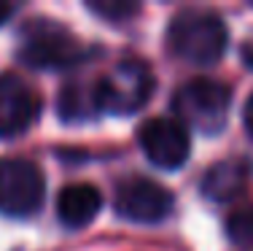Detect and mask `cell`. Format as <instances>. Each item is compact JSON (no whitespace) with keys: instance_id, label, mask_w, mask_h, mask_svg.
Instances as JSON below:
<instances>
[{"instance_id":"52a82bcc","label":"cell","mask_w":253,"mask_h":251,"mask_svg":"<svg viewBox=\"0 0 253 251\" xmlns=\"http://www.w3.org/2000/svg\"><path fill=\"white\" fill-rule=\"evenodd\" d=\"M113 208L126 222L156 224L172 211V192L151 178H126L116 187Z\"/></svg>"},{"instance_id":"9a60e30c","label":"cell","mask_w":253,"mask_h":251,"mask_svg":"<svg viewBox=\"0 0 253 251\" xmlns=\"http://www.w3.org/2000/svg\"><path fill=\"white\" fill-rule=\"evenodd\" d=\"M11 14H14V5H11V3H0V27L11 19Z\"/></svg>"},{"instance_id":"7c38bea8","label":"cell","mask_w":253,"mask_h":251,"mask_svg":"<svg viewBox=\"0 0 253 251\" xmlns=\"http://www.w3.org/2000/svg\"><path fill=\"white\" fill-rule=\"evenodd\" d=\"M89 11H94L97 16H105V19L122 22V19H129L132 14H137L140 5L124 3V0H105V3H89Z\"/></svg>"},{"instance_id":"30bf717a","label":"cell","mask_w":253,"mask_h":251,"mask_svg":"<svg viewBox=\"0 0 253 251\" xmlns=\"http://www.w3.org/2000/svg\"><path fill=\"white\" fill-rule=\"evenodd\" d=\"M245 181H248V170H245L243 162L237 159H224V162H215L205 173L202 178V192L210 197V200H234L237 195H243Z\"/></svg>"},{"instance_id":"5bb4252c","label":"cell","mask_w":253,"mask_h":251,"mask_svg":"<svg viewBox=\"0 0 253 251\" xmlns=\"http://www.w3.org/2000/svg\"><path fill=\"white\" fill-rule=\"evenodd\" d=\"M240 57H243V62L253 70V35H248V38H245L243 49H240Z\"/></svg>"},{"instance_id":"8fae6325","label":"cell","mask_w":253,"mask_h":251,"mask_svg":"<svg viewBox=\"0 0 253 251\" xmlns=\"http://www.w3.org/2000/svg\"><path fill=\"white\" fill-rule=\"evenodd\" d=\"M226 235L234 246L253 251V202L234 208L226 219Z\"/></svg>"},{"instance_id":"6da1fadb","label":"cell","mask_w":253,"mask_h":251,"mask_svg":"<svg viewBox=\"0 0 253 251\" xmlns=\"http://www.w3.org/2000/svg\"><path fill=\"white\" fill-rule=\"evenodd\" d=\"M229 44L226 25L215 11L183 8L167 30V49L189 65H213L224 57Z\"/></svg>"},{"instance_id":"ba28073f","label":"cell","mask_w":253,"mask_h":251,"mask_svg":"<svg viewBox=\"0 0 253 251\" xmlns=\"http://www.w3.org/2000/svg\"><path fill=\"white\" fill-rule=\"evenodd\" d=\"M41 108L38 95L14 73H0V141L22 135Z\"/></svg>"},{"instance_id":"9c48e42d","label":"cell","mask_w":253,"mask_h":251,"mask_svg":"<svg viewBox=\"0 0 253 251\" xmlns=\"http://www.w3.org/2000/svg\"><path fill=\"white\" fill-rule=\"evenodd\" d=\"M100 208H102L100 189L86 181L68 184L57 197V216L70 230H81V227L92 224L94 216L100 213Z\"/></svg>"},{"instance_id":"3957f363","label":"cell","mask_w":253,"mask_h":251,"mask_svg":"<svg viewBox=\"0 0 253 251\" xmlns=\"http://www.w3.org/2000/svg\"><path fill=\"white\" fill-rule=\"evenodd\" d=\"M154 73L143 59H122L94 84L97 111L113 116L137 113L154 95Z\"/></svg>"},{"instance_id":"277c9868","label":"cell","mask_w":253,"mask_h":251,"mask_svg":"<svg viewBox=\"0 0 253 251\" xmlns=\"http://www.w3.org/2000/svg\"><path fill=\"white\" fill-rule=\"evenodd\" d=\"M229 105L232 95L229 87L213 79H191L175 92L172 98V111L175 119L186 130H200L205 135L221 133L229 119Z\"/></svg>"},{"instance_id":"5b68a950","label":"cell","mask_w":253,"mask_h":251,"mask_svg":"<svg viewBox=\"0 0 253 251\" xmlns=\"http://www.w3.org/2000/svg\"><path fill=\"white\" fill-rule=\"evenodd\" d=\"M46 197V178L41 167L25 157H0V213L27 219L41 211Z\"/></svg>"},{"instance_id":"4fadbf2b","label":"cell","mask_w":253,"mask_h":251,"mask_svg":"<svg viewBox=\"0 0 253 251\" xmlns=\"http://www.w3.org/2000/svg\"><path fill=\"white\" fill-rule=\"evenodd\" d=\"M243 122H245V130H248V135L253 138V95L248 100H245V108H243Z\"/></svg>"},{"instance_id":"7a4b0ae2","label":"cell","mask_w":253,"mask_h":251,"mask_svg":"<svg viewBox=\"0 0 253 251\" xmlns=\"http://www.w3.org/2000/svg\"><path fill=\"white\" fill-rule=\"evenodd\" d=\"M84 57L81 41L54 19H30L19 38V59L35 70H65Z\"/></svg>"},{"instance_id":"8992f818","label":"cell","mask_w":253,"mask_h":251,"mask_svg":"<svg viewBox=\"0 0 253 251\" xmlns=\"http://www.w3.org/2000/svg\"><path fill=\"white\" fill-rule=\"evenodd\" d=\"M137 143H140L146 159L162 170H178L186 165L191 151V138L189 130L178 119L167 116H154L140 124L137 130Z\"/></svg>"}]
</instances>
